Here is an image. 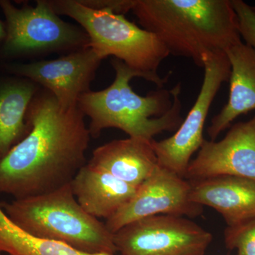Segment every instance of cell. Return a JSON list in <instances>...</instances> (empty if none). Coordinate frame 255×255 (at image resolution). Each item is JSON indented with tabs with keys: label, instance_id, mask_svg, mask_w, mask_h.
<instances>
[{
	"label": "cell",
	"instance_id": "cell-1",
	"mask_svg": "<svg viewBox=\"0 0 255 255\" xmlns=\"http://www.w3.org/2000/svg\"><path fill=\"white\" fill-rule=\"evenodd\" d=\"M27 119V135L0 159V194L14 199L70 184L87 163L91 137L78 107L64 110L42 87L30 104Z\"/></svg>",
	"mask_w": 255,
	"mask_h": 255
},
{
	"label": "cell",
	"instance_id": "cell-2",
	"mask_svg": "<svg viewBox=\"0 0 255 255\" xmlns=\"http://www.w3.org/2000/svg\"><path fill=\"white\" fill-rule=\"evenodd\" d=\"M131 11L169 55L200 68L208 55L241 41L231 0H133Z\"/></svg>",
	"mask_w": 255,
	"mask_h": 255
},
{
	"label": "cell",
	"instance_id": "cell-3",
	"mask_svg": "<svg viewBox=\"0 0 255 255\" xmlns=\"http://www.w3.org/2000/svg\"><path fill=\"white\" fill-rule=\"evenodd\" d=\"M112 65L116 72L113 83L101 91L85 92L78 101L79 110L90 119L91 136L114 128L129 137L152 140L162 132L179 128L184 120L181 83L169 91L160 88L142 97L132 90L130 82L134 78L147 80V77L117 58Z\"/></svg>",
	"mask_w": 255,
	"mask_h": 255
},
{
	"label": "cell",
	"instance_id": "cell-4",
	"mask_svg": "<svg viewBox=\"0 0 255 255\" xmlns=\"http://www.w3.org/2000/svg\"><path fill=\"white\" fill-rule=\"evenodd\" d=\"M0 206L16 226L34 237L60 242L88 254L117 253L113 233L105 223L82 209L70 183Z\"/></svg>",
	"mask_w": 255,
	"mask_h": 255
},
{
	"label": "cell",
	"instance_id": "cell-5",
	"mask_svg": "<svg viewBox=\"0 0 255 255\" xmlns=\"http://www.w3.org/2000/svg\"><path fill=\"white\" fill-rule=\"evenodd\" d=\"M50 2L59 16H69L81 26L90 39L89 46L103 59L114 56L144 74L159 89L167 83L170 73L161 78L157 70L169 53L155 34L108 8L90 7L79 0Z\"/></svg>",
	"mask_w": 255,
	"mask_h": 255
},
{
	"label": "cell",
	"instance_id": "cell-6",
	"mask_svg": "<svg viewBox=\"0 0 255 255\" xmlns=\"http://www.w3.org/2000/svg\"><path fill=\"white\" fill-rule=\"evenodd\" d=\"M0 8L6 26V37L0 47L1 58L69 53L90 44L86 32L63 21L50 0H38L36 6L24 5L21 8L7 0H0Z\"/></svg>",
	"mask_w": 255,
	"mask_h": 255
},
{
	"label": "cell",
	"instance_id": "cell-7",
	"mask_svg": "<svg viewBox=\"0 0 255 255\" xmlns=\"http://www.w3.org/2000/svg\"><path fill=\"white\" fill-rule=\"evenodd\" d=\"M204 80L195 103L172 136L152 140L158 164L185 179L191 157L205 139L204 126L210 108L224 82L229 81L231 64L226 52L206 57L203 63Z\"/></svg>",
	"mask_w": 255,
	"mask_h": 255
},
{
	"label": "cell",
	"instance_id": "cell-8",
	"mask_svg": "<svg viewBox=\"0 0 255 255\" xmlns=\"http://www.w3.org/2000/svg\"><path fill=\"white\" fill-rule=\"evenodd\" d=\"M212 240L197 223L172 215L137 220L114 233L121 255H205Z\"/></svg>",
	"mask_w": 255,
	"mask_h": 255
},
{
	"label": "cell",
	"instance_id": "cell-9",
	"mask_svg": "<svg viewBox=\"0 0 255 255\" xmlns=\"http://www.w3.org/2000/svg\"><path fill=\"white\" fill-rule=\"evenodd\" d=\"M103 58L90 46L53 60L28 63H5L10 75L28 79L52 94L64 110L78 107L80 96L90 85Z\"/></svg>",
	"mask_w": 255,
	"mask_h": 255
},
{
	"label": "cell",
	"instance_id": "cell-10",
	"mask_svg": "<svg viewBox=\"0 0 255 255\" xmlns=\"http://www.w3.org/2000/svg\"><path fill=\"white\" fill-rule=\"evenodd\" d=\"M190 191L189 180L158 165L131 200L107 220L106 226L114 234L128 223L150 216L197 217L204 207L191 201Z\"/></svg>",
	"mask_w": 255,
	"mask_h": 255
},
{
	"label": "cell",
	"instance_id": "cell-11",
	"mask_svg": "<svg viewBox=\"0 0 255 255\" xmlns=\"http://www.w3.org/2000/svg\"><path fill=\"white\" fill-rule=\"evenodd\" d=\"M235 176L255 180V115L235 124L219 141L204 140L191 159L185 179Z\"/></svg>",
	"mask_w": 255,
	"mask_h": 255
},
{
	"label": "cell",
	"instance_id": "cell-12",
	"mask_svg": "<svg viewBox=\"0 0 255 255\" xmlns=\"http://www.w3.org/2000/svg\"><path fill=\"white\" fill-rule=\"evenodd\" d=\"M189 182L191 201L216 210L228 227L255 219V180L218 176Z\"/></svg>",
	"mask_w": 255,
	"mask_h": 255
},
{
	"label": "cell",
	"instance_id": "cell-13",
	"mask_svg": "<svg viewBox=\"0 0 255 255\" xmlns=\"http://www.w3.org/2000/svg\"><path fill=\"white\" fill-rule=\"evenodd\" d=\"M152 140L130 137L112 140L96 148L87 163L139 187L159 165Z\"/></svg>",
	"mask_w": 255,
	"mask_h": 255
},
{
	"label": "cell",
	"instance_id": "cell-14",
	"mask_svg": "<svg viewBox=\"0 0 255 255\" xmlns=\"http://www.w3.org/2000/svg\"><path fill=\"white\" fill-rule=\"evenodd\" d=\"M226 53L231 64L229 97L208 128L211 140H216L240 116L255 110V50L241 41Z\"/></svg>",
	"mask_w": 255,
	"mask_h": 255
},
{
	"label": "cell",
	"instance_id": "cell-15",
	"mask_svg": "<svg viewBox=\"0 0 255 255\" xmlns=\"http://www.w3.org/2000/svg\"><path fill=\"white\" fill-rule=\"evenodd\" d=\"M82 209L97 219H110L136 194L139 187L87 163L70 182Z\"/></svg>",
	"mask_w": 255,
	"mask_h": 255
},
{
	"label": "cell",
	"instance_id": "cell-16",
	"mask_svg": "<svg viewBox=\"0 0 255 255\" xmlns=\"http://www.w3.org/2000/svg\"><path fill=\"white\" fill-rule=\"evenodd\" d=\"M41 88L31 80L16 75L0 78V159L29 132L28 107Z\"/></svg>",
	"mask_w": 255,
	"mask_h": 255
},
{
	"label": "cell",
	"instance_id": "cell-17",
	"mask_svg": "<svg viewBox=\"0 0 255 255\" xmlns=\"http://www.w3.org/2000/svg\"><path fill=\"white\" fill-rule=\"evenodd\" d=\"M0 253L9 255H92L68 245L31 236L16 226L0 206Z\"/></svg>",
	"mask_w": 255,
	"mask_h": 255
},
{
	"label": "cell",
	"instance_id": "cell-18",
	"mask_svg": "<svg viewBox=\"0 0 255 255\" xmlns=\"http://www.w3.org/2000/svg\"><path fill=\"white\" fill-rule=\"evenodd\" d=\"M224 236L228 249L237 250L238 255H255V219L227 227Z\"/></svg>",
	"mask_w": 255,
	"mask_h": 255
},
{
	"label": "cell",
	"instance_id": "cell-19",
	"mask_svg": "<svg viewBox=\"0 0 255 255\" xmlns=\"http://www.w3.org/2000/svg\"><path fill=\"white\" fill-rule=\"evenodd\" d=\"M237 16L241 37L248 46L255 50V12L253 7L243 0H231Z\"/></svg>",
	"mask_w": 255,
	"mask_h": 255
},
{
	"label": "cell",
	"instance_id": "cell-20",
	"mask_svg": "<svg viewBox=\"0 0 255 255\" xmlns=\"http://www.w3.org/2000/svg\"><path fill=\"white\" fill-rule=\"evenodd\" d=\"M6 37V26L5 23L0 21V47L2 45Z\"/></svg>",
	"mask_w": 255,
	"mask_h": 255
},
{
	"label": "cell",
	"instance_id": "cell-21",
	"mask_svg": "<svg viewBox=\"0 0 255 255\" xmlns=\"http://www.w3.org/2000/svg\"><path fill=\"white\" fill-rule=\"evenodd\" d=\"M253 7V9L254 10V11L255 12V6H252Z\"/></svg>",
	"mask_w": 255,
	"mask_h": 255
},
{
	"label": "cell",
	"instance_id": "cell-22",
	"mask_svg": "<svg viewBox=\"0 0 255 255\" xmlns=\"http://www.w3.org/2000/svg\"><path fill=\"white\" fill-rule=\"evenodd\" d=\"M0 255H1V253H0Z\"/></svg>",
	"mask_w": 255,
	"mask_h": 255
}]
</instances>
